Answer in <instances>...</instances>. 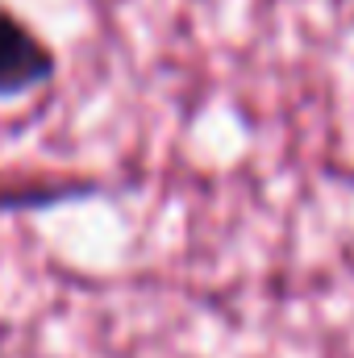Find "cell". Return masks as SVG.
<instances>
[{"label":"cell","instance_id":"6da1fadb","mask_svg":"<svg viewBox=\"0 0 354 358\" xmlns=\"http://www.w3.org/2000/svg\"><path fill=\"white\" fill-rule=\"evenodd\" d=\"M55 76V55L46 42L0 4V100L25 96V92L50 84Z\"/></svg>","mask_w":354,"mask_h":358}]
</instances>
